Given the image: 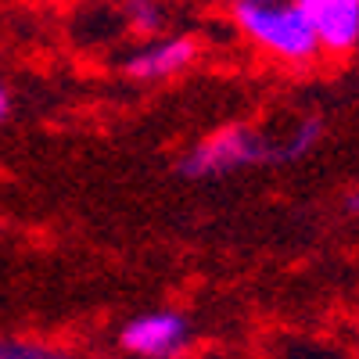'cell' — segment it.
Listing matches in <instances>:
<instances>
[{"label":"cell","mask_w":359,"mask_h":359,"mask_svg":"<svg viewBox=\"0 0 359 359\" xmlns=\"http://www.w3.org/2000/svg\"><path fill=\"white\" fill-rule=\"evenodd\" d=\"M230 11L237 33L255 50H262L266 57H273L287 69H309L323 57L316 33L306 11L298 8V0H262V4H241Z\"/></svg>","instance_id":"cell-1"},{"label":"cell","mask_w":359,"mask_h":359,"mask_svg":"<svg viewBox=\"0 0 359 359\" xmlns=\"http://www.w3.org/2000/svg\"><path fill=\"white\" fill-rule=\"evenodd\" d=\"M269 155H273V133L255 130L248 123H230L191 144L176 158V176L191 184H208V180H223L241 169L269 165Z\"/></svg>","instance_id":"cell-2"},{"label":"cell","mask_w":359,"mask_h":359,"mask_svg":"<svg viewBox=\"0 0 359 359\" xmlns=\"http://www.w3.org/2000/svg\"><path fill=\"white\" fill-rule=\"evenodd\" d=\"M201 57V43L194 36H151L140 47L118 57V72L133 83H165L180 72H187Z\"/></svg>","instance_id":"cell-3"},{"label":"cell","mask_w":359,"mask_h":359,"mask_svg":"<svg viewBox=\"0 0 359 359\" xmlns=\"http://www.w3.org/2000/svg\"><path fill=\"white\" fill-rule=\"evenodd\" d=\"M118 345L137 359H176L191 345V323L172 309L144 313L118 331Z\"/></svg>","instance_id":"cell-4"},{"label":"cell","mask_w":359,"mask_h":359,"mask_svg":"<svg viewBox=\"0 0 359 359\" xmlns=\"http://www.w3.org/2000/svg\"><path fill=\"white\" fill-rule=\"evenodd\" d=\"M298 8L306 11L323 57L359 50V0H298Z\"/></svg>","instance_id":"cell-5"},{"label":"cell","mask_w":359,"mask_h":359,"mask_svg":"<svg viewBox=\"0 0 359 359\" xmlns=\"http://www.w3.org/2000/svg\"><path fill=\"white\" fill-rule=\"evenodd\" d=\"M323 140H327V118L320 111L298 115L284 133H273V155H269V165H294V162H302V158H309L316 151Z\"/></svg>","instance_id":"cell-6"},{"label":"cell","mask_w":359,"mask_h":359,"mask_svg":"<svg viewBox=\"0 0 359 359\" xmlns=\"http://www.w3.org/2000/svg\"><path fill=\"white\" fill-rule=\"evenodd\" d=\"M118 22L144 40L162 36L169 25V4L165 0H118Z\"/></svg>","instance_id":"cell-7"},{"label":"cell","mask_w":359,"mask_h":359,"mask_svg":"<svg viewBox=\"0 0 359 359\" xmlns=\"http://www.w3.org/2000/svg\"><path fill=\"white\" fill-rule=\"evenodd\" d=\"M0 359H72V352L29 338H0Z\"/></svg>","instance_id":"cell-8"},{"label":"cell","mask_w":359,"mask_h":359,"mask_svg":"<svg viewBox=\"0 0 359 359\" xmlns=\"http://www.w3.org/2000/svg\"><path fill=\"white\" fill-rule=\"evenodd\" d=\"M11 115H15V97H11V90L0 83V126H4Z\"/></svg>","instance_id":"cell-9"},{"label":"cell","mask_w":359,"mask_h":359,"mask_svg":"<svg viewBox=\"0 0 359 359\" xmlns=\"http://www.w3.org/2000/svg\"><path fill=\"white\" fill-rule=\"evenodd\" d=\"M341 208H345L348 216H359V191H348L345 201H341Z\"/></svg>","instance_id":"cell-10"},{"label":"cell","mask_w":359,"mask_h":359,"mask_svg":"<svg viewBox=\"0 0 359 359\" xmlns=\"http://www.w3.org/2000/svg\"><path fill=\"white\" fill-rule=\"evenodd\" d=\"M219 4H230V8H241V4H262V0H219Z\"/></svg>","instance_id":"cell-11"}]
</instances>
